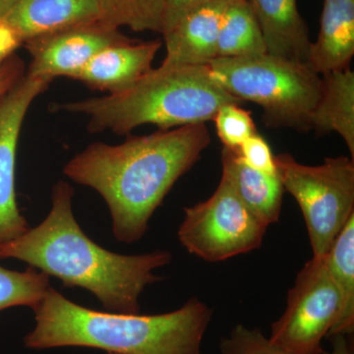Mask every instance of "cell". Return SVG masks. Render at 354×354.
I'll list each match as a JSON object with an SVG mask.
<instances>
[{
    "mask_svg": "<svg viewBox=\"0 0 354 354\" xmlns=\"http://www.w3.org/2000/svg\"><path fill=\"white\" fill-rule=\"evenodd\" d=\"M211 144L206 123L129 136L120 145L91 144L65 165V176L97 191L108 205L114 237L140 241L176 181Z\"/></svg>",
    "mask_w": 354,
    "mask_h": 354,
    "instance_id": "1",
    "label": "cell"
},
{
    "mask_svg": "<svg viewBox=\"0 0 354 354\" xmlns=\"http://www.w3.org/2000/svg\"><path fill=\"white\" fill-rule=\"evenodd\" d=\"M73 195L69 183H55L48 215L22 236L0 246V259L22 261L67 288H85L108 312L139 314L140 295L162 279L153 272L171 263V253L121 255L102 248L76 221Z\"/></svg>",
    "mask_w": 354,
    "mask_h": 354,
    "instance_id": "2",
    "label": "cell"
},
{
    "mask_svg": "<svg viewBox=\"0 0 354 354\" xmlns=\"http://www.w3.org/2000/svg\"><path fill=\"white\" fill-rule=\"evenodd\" d=\"M35 312L26 348L80 346L118 354H201L213 310L198 298L158 315L95 311L48 288Z\"/></svg>",
    "mask_w": 354,
    "mask_h": 354,
    "instance_id": "3",
    "label": "cell"
},
{
    "mask_svg": "<svg viewBox=\"0 0 354 354\" xmlns=\"http://www.w3.org/2000/svg\"><path fill=\"white\" fill-rule=\"evenodd\" d=\"M227 104L241 102L214 80L208 65H160L123 92L67 102L58 109L87 116L91 133L127 135L145 124L167 130L206 123Z\"/></svg>",
    "mask_w": 354,
    "mask_h": 354,
    "instance_id": "4",
    "label": "cell"
},
{
    "mask_svg": "<svg viewBox=\"0 0 354 354\" xmlns=\"http://www.w3.org/2000/svg\"><path fill=\"white\" fill-rule=\"evenodd\" d=\"M209 73L221 88L242 102L259 104L269 127L307 132L322 88V77L307 64L265 55L216 58Z\"/></svg>",
    "mask_w": 354,
    "mask_h": 354,
    "instance_id": "5",
    "label": "cell"
},
{
    "mask_svg": "<svg viewBox=\"0 0 354 354\" xmlns=\"http://www.w3.org/2000/svg\"><path fill=\"white\" fill-rule=\"evenodd\" d=\"M285 191L297 200L308 230L313 258H323L354 216V160L326 158L320 165L298 162L290 153L274 156Z\"/></svg>",
    "mask_w": 354,
    "mask_h": 354,
    "instance_id": "6",
    "label": "cell"
},
{
    "mask_svg": "<svg viewBox=\"0 0 354 354\" xmlns=\"http://www.w3.org/2000/svg\"><path fill=\"white\" fill-rule=\"evenodd\" d=\"M268 227L221 176L208 200L184 209L177 235L188 252L215 263L259 248Z\"/></svg>",
    "mask_w": 354,
    "mask_h": 354,
    "instance_id": "7",
    "label": "cell"
},
{
    "mask_svg": "<svg viewBox=\"0 0 354 354\" xmlns=\"http://www.w3.org/2000/svg\"><path fill=\"white\" fill-rule=\"evenodd\" d=\"M341 297L323 258H313L298 272L285 312L272 323L274 346L290 354H322L321 344L339 316Z\"/></svg>",
    "mask_w": 354,
    "mask_h": 354,
    "instance_id": "8",
    "label": "cell"
},
{
    "mask_svg": "<svg viewBox=\"0 0 354 354\" xmlns=\"http://www.w3.org/2000/svg\"><path fill=\"white\" fill-rule=\"evenodd\" d=\"M132 41L118 28L91 21L28 39L24 44L31 57L26 73L53 81L57 77L74 79L104 48Z\"/></svg>",
    "mask_w": 354,
    "mask_h": 354,
    "instance_id": "9",
    "label": "cell"
},
{
    "mask_svg": "<svg viewBox=\"0 0 354 354\" xmlns=\"http://www.w3.org/2000/svg\"><path fill=\"white\" fill-rule=\"evenodd\" d=\"M50 82L25 73L0 99V246L31 228L16 200V153L26 113Z\"/></svg>",
    "mask_w": 354,
    "mask_h": 354,
    "instance_id": "10",
    "label": "cell"
},
{
    "mask_svg": "<svg viewBox=\"0 0 354 354\" xmlns=\"http://www.w3.org/2000/svg\"><path fill=\"white\" fill-rule=\"evenodd\" d=\"M162 46L160 41L115 44L104 48L91 59L74 80L87 87L106 91L109 94L123 92L152 70L153 58Z\"/></svg>",
    "mask_w": 354,
    "mask_h": 354,
    "instance_id": "11",
    "label": "cell"
},
{
    "mask_svg": "<svg viewBox=\"0 0 354 354\" xmlns=\"http://www.w3.org/2000/svg\"><path fill=\"white\" fill-rule=\"evenodd\" d=\"M230 0H218L195 9L162 35L164 66H207L216 58L221 20Z\"/></svg>",
    "mask_w": 354,
    "mask_h": 354,
    "instance_id": "12",
    "label": "cell"
},
{
    "mask_svg": "<svg viewBox=\"0 0 354 354\" xmlns=\"http://www.w3.org/2000/svg\"><path fill=\"white\" fill-rule=\"evenodd\" d=\"M268 55L293 62H308L312 41L297 0H248Z\"/></svg>",
    "mask_w": 354,
    "mask_h": 354,
    "instance_id": "13",
    "label": "cell"
},
{
    "mask_svg": "<svg viewBox=\"0 0 354 354\" xmlns=\"http://www.w3.org/2000/svg\"><path fill=\"white\" fill-rule=\"evenodd\" d=\"M354 55V0H324L320 30L312 41L310 68L322 76L351 68Z\"/></svg>",
    "mask_w": 354,
    "mask_h": 354,
    "instance_id": "14",
    "label": "cell"
},
{
    "mask_svg": "<svg viewBox=\"0 0 354 354\" xmlns=\"http://www.w3.org/2000/svg\"><path fill=\"white\" fill-rule=\"evenodd\" d=\"M100 20L97 0H20L6 18L23 44L70 26Z\"/></svg>",
    "mask_w": 354,
    "mask_h": 354,
    "instance_id": "15",
    "label": "cell"
},
{
    "mask_svg": "<svg viewBox=\"0 0 354 354\" xmlns=\"http://www.w3.org/2000/svg\"><path fill=\"white\" fill-rule=\"evenodd\" d=\"M221 176L227 179L247 208L268 227L278 223L285 192L279 174L256 171L227 148L221 152Z\"/></svg>",
    "mask_w": 354,
    "mask_h": 354,
    "instance_id": "16",
    "label": "cell"
},
{
    "mask_svg": "<svg viewBox=\"0 0 354 354\" xmlns=\"http://www.w3.org/2000/svg\"><path fill=\"white\" fill-rule=\"evenodd\" d=\"M312 129L318 136L337 133L354 158V72L351 68L322 75Z\"/></svg>",
    "mask_w": 354,
    "mask_h": 354,
    "instance_id": "17",
    "label": "cell"
},
{
    "mask_svg": "<svg viewBox=\"0 0 354 354\" xmlns=\"http://www.w3.org/2000/svg\"><path fill=\"white\" fill-rule=\"evenodd\" d=\"M341 297L339 316L327 337L348 335L354 330V216L323 257Z\"/></svg>",
    "mask_w": 354,
    "mask_h": 354,
    "instance_id": "18",
    "label": "cell"
},
{
    "mask_svg": "<svg viewBox=\"0 0 354 354\" xmlns=\"http://www.w3.org/2000/svg\"><path fill=\"white\" fill-rule=\"evenodd\" d=\"M265 53L264 39L248 0H230L218 31L216 58L256 57Z\"/></svg>",
    "mask_w": 354,
    "mask_h": 354,
    "instance_id": "19",
    "label": "cell"
},
{
    "mask_svg": "<svg viewBox=\"0 0 354 354\" xmlns=\"http://www.w3.org/2000/svg\"><path fill=\"white\" fill-rule=\"evenodd\" d=\"M100 20L134 32H162L167 0H97Z\"/></svg>",
    "mask_w": 354,
    "mask_h": 354,
    "instance_id": "20",
    "label": "cell"
},
{
    "mask_svg": "<svg viewBox=\"0 0 354 354\" xmlns=\"http://www.w3.org/2000/svg\"><path fill=\"white\" fill-rule=\"evenodd\" d=\"M50 288V277L35 268L18 272L0 266V312L18 306L36 309Z\"/></svg>",
    "mask_w": 354,
    "mask_h": 354,
    "instance_id": "21",
    "label": "cell"
},
{
    "mask_svg": "<svg viewBox=\"0 0 354 354\" xmlns=\"http://www.w3.org/2000/svg\"><path fill=\"white\" fill-rule=\"evenodd\" d=\"M213 121L223 148L230 150H237L245 140L257 133L250 111L241 109L239 104H223Z\"/></svg>",
    "mask_w": 354,
    "mask_h": 354,
    "instance_id": "22",
    "label": "cell"
},
{
    "mask_svg": "<svg viewBox=\"0 0 354 354\" xmlns=\"http://www.w3.org/2000/svg\"><path fill=\"white\" fill-rule=\"evenodd\" d=\"M221 354H290L274 346L257 328L235 326L221 342Z\"/></svg>",
    "mask_w": 354,
    "mask_h": 354,
    "instance_id": "23",
    "label": "cell"
},
{
    "mask_svg": "<svg viewBox=\"0 0 354 354\" xmlns=\"http://www.w3.org/2000/svg\"><path fill=\"white\" fill-rule=\"evenodd\" d=\"M234 152L244 164L256 171L269 174H278L274 156L269 144L257 133L245 140Z\"/></svg>",
    "mask_w": 354,
    "mask_h": 354,
    "instance_id": "24",
    "label": "cell"
},
{
    "mask_svg": "<svg viewBox=\"0 0 354 354\" xmlns=\"http://www.w3.org/2000/svg\"><path fill=\"white\" fill-rule=\"evenodd\" d=\"M214 1L218 0H167L160 34L164 35L169 32L188 13Z\"/></svg>",
    "mask_w": 354,
    "mask_h": 354,
    "instance_id": "25",
    "label": "cell"
},
{
    "mask_svg": "<svg viewBox=\"0 0 354 354\" xmlns=\"http://www.w3.org/2000/svg\"><path fill=\"white\" fill-rule=\"evenodd\" d=\"M25 73L24 62L15 53L0 65V99Z\"/></svg>",
    "mask_w": 354,
    "mask_h": 354,
    "instance_id": "26",
    "label": "cell"
},
{
    "mask_svg": "<svg viewBox=\"0 0 354 354\" xmlns=\"http://www.w3.org/2000/svg\"><path fill=\"white\" fill-rule=\"evenodd\" d=\"M23 41L6 21L0 22V65L15 53Z\"/></svg>",
    "mask_w": 354,
    "mask_h": 354,
    "instance_id": "27",
    "label": "cell"
},
{
    "mask_svg": "<svg viewBox=\"0 0 354 354\" xmlns=\"http://www.w3.org/2000/svg\"><path fill=\"white\" fill-rule=\"evenodd\" d=\"M329 339H330L332 348L329 351H323L322 354H353L346 339V335H335Z\"/></svg>",
    "mask_w": 354,
    "mask_h": 354,
    "instance_id": "28",
    "label": "cell"
},
{
    "mask_svg": "<svg viewBox=\"0 0 354 354\" xmlns=\"http://www.w3.org/2000/svg\"><path fill=\"white\" fill-rule=\"evenodd\" d=\"M19 1L20 0H0V22L6 20L7 16Z\"/></svg>",
    "mask_w": 354,
    "mask_h": 354,
    "instance_id": "29",
    "label": "cell"
},
{
    "mask_svg": "<svg viewBox=\"0 0 354 354\" xmlns=\"http://www.w3.org/2000/svg\"><path fill=\"white\" fill-rule=\"evenodd\" d=\"M108 354H118V353H108Z\"/></svg>",
    "mask_w": 354,
    "mask_h": 354,
    "instance_id": "30",
    "label": "cell"
}]
</instances>
